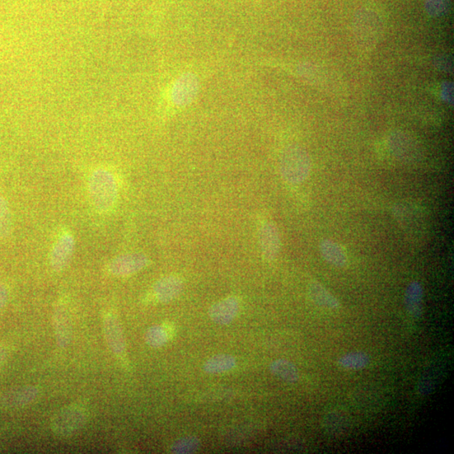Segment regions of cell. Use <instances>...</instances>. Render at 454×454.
<instances>
[{
	"label": "cell",
	"mask_w": 454,
	"mask_h": 454,
	"mask_svg": "<svg viewBox=\"0 0 454 454\" xmlns=\"http://www.w3.org/2000/svg\"><path fill=\"white\" fill-rule=\"evenodd\" d=\"M88 416L81 407L69 406L60 410L51 421V429L59 437H69L86 424Z\"/></svg>",
	"instance_id": "cell-1"
},
{
	"label": "cell",
	"mask_w": 454,
	"mask_h": 454,
	"mask_svg": "<svg viewBox=\"0 0 454 454\" xmlns=\"http://www.w3.org/2000/svg\"><path fill=\"white\" fill-rule=\"evenodd\" d=\"M394 215L406 233L414 239H424L427 233V220L423 210L413 204H398L394 208Z\"/></svg>",
	"instance_id": "cell-2"
},
{
	"label": "cell",
	"mask_w": 454,
	"mask_h": 454,
	"mask_svg": "<svg viewBox=\"0 0 454 454\" xmlns=\"http://www.w3.org/2000/svg\"><path fill=\"white\" fill-rule=\"evenodd\" d=\"M311 171V162L307 154L301 150H294L285 157L283 172L289 182L299 184L307 179Z\"/></svg>",
	"instance_id": "cell-3"
},
{
	"label": "cell",
	"mask_w": 454,
	"mask_h": 454,
	"mask_svg": "<svg viewBox=\"0 0 454 454\" xmlns=\"http://www.w3.org/2000/svg\"><path fill=\"white\" fill-rule=\"evenodd\" d=\"M39 394L40 390L37 386L18 387L0 396V407L4 409L21 408V407L33 403Z\"/></svg>",
	"instance_id": "cell-4"
},
{
	"label": "cell",
	"mask_w": 454,
	"mask_h": 454,
	"mask_svg": "<svg viewBox=\"0 0 454 454\" xmlns=\"http://www.w3.org/2000/svg\"><path fill=\"white\" fill-rule=\"evenodd\" d=\"M103 326L105 341L111 352L115 355L123 354L125 350V339L120 321L110 315L105 318Z\"/></svg>",
	"instance_id": "cell-5"
},
{
	"label": "cell",
	"mask_w": 454,
	"mask_h": 454,
	"mask_svg": "<svg viewBox=\"0 0 454 454\" xmlns=\"http://www.w3.org/2000/svg\"><path fill=\"white\" fill-rule=\"evenodd\" d=\"M53 329L58 345L61 349H66L71 343L73 329L66 309L58 307L53 316Z\"/></svg>",
	"instance_id": "cell-6"
},
{
	"label": "cell",
	"mask_w": 454,
	"mask_h": 454,
	"mask_svg": "<svg viewBox=\"0 0 454 454\" xmlns=\"http://www.w3.org/2000/svg\"><path fill=\"white\" fill-rule=\"evenodd\" d=\"M239 310V304L236 299L229 298L215 304L209 311V316L219 325H227L235 319Z\"/></svg>",
	"instance_id": "cell-7"
},
{
	"label": "cell",
	"mask_w": 454,
	"mask_h": 454,
	"mask_svg": "<svg viewBox=\"0 0 454 454\" xmlns=\"http://www.w3.org/2000/svg\"><path fill=\"white\" fill-rule=\"evenodd\" d=\"M405 305L411 316L418 319L423 315V288L418 281H413L407 287L405 293Z\"/></svg>",
	"instance_id": "cell-8"
},
{
	"label": "cell",
	"mask_w": 454,
	"mask_h": 454,
	"mask_svg": "<svg viewBox=\"0 0 454 454\" xmlns=\"http://www.w3.org/2000/svg\"><path fill=\"white\" fill-rule=\"evenodd\" d=\"M390 145L393 153L398 158L411 159L416 157L418 145L406 134L396 133L392 135Z\"/></svg>",
	"instance_id": "cell-9"
},
{
	"label": "cell",
	"mask_w": 454,
	"mask_h": 454,
	"mask_svg": "<svg viewBox=\"0 0 454 454\" xmlns=\"http://www.w3.org/2000/svg\"><path fill=\"white\" fill-rule=\"evenodd\" d=\"M320 250L323 259L331 265L344 268L348 263L347 255L339 243L331 240H323L320 245Z\"/></svg>",
	"instance_id": "cell-10"
},
{
	"label": "cell",
	"mask_w": 454,
	"mask_h": 454,
	"mask_svg": "<svg viewBox=\"0 0 454 454\" xmlns=\"http://www.w3.org/2000/svg\"><path fill=\"white\" fill-rule=\"evenodd\" d=\"M309 294L312 301L322 308L338 310L340 307L339 299L319 283L311 284L309 288Z\"/></svg>",
	"instance_id": "cell-11"
},
{
	"label": "cell",
	"mask_w": 454,
	"mask_h": 454,
	"mask_svg": "<svg viewBox=\"0 0 454 454\" xmlns=\"http://www.w3.org/2000/svg\"><path fill=\"white\" fill-rule=\"evenodd\" d=\"M269 369L273 376L285 382L296 383L299 380L298 368L289 360L283 358L275 360L270 364Z\"/></svg>",
	"instance_id": "cell-12"
},
{
	"label": "cell",
	"mask_w": 454,
	"mask_h": 454,
	"mask_svg": "<svg viewBox=\"0 0 454 454\" xmlns=\"http://www.w3.org/2000/svg\"><path fill=\"white\" fill-rule=\"evenodd\" d=\"M235 357L229 354H218L209 358L204 364V371L210 374L222 373L236 367Z\"/></svg>",
	"instance_id": "cell-13"
},
{
	"label": "cell",
	"mask_w": 454,
	"mask_h": 454,
	"mask_svg": "<svg viewBox=\"0 0 454 454\" xmlns=\"http://www.w3.org/2000/svg\"><path fill=\"white\" fill-rule=\"evenodd\" d=\"M371 363V357L363 352H352L341 356L338 360L339 366L347 371H362Z\"/></svg>",
	"instance_id": "cell-14"
},
{
	"label": "cell",
	"mask_w": 454,
	"mask_h": 454,
	"mask_svg": "<svg viewBox=\"0 0 454 454\" xmlns=\"http://www.w3.org/2000/svg\"><path fill=\"white\" fill-rule=\"evenodd\" d=\"M182 283L176 278H167L159 282L156 287V294L159 301L167 302L175 299L181 292Z\"/></svg>",
	"instance_id": "cell-15"
},
{
	"label": "cell",
	"mask_w": 454,
	"mask_h": 454,
	"mask_svg": "<svg viewBox=\"0 0 454 454\" xmlns=\"http://www.w3.org/2000/svg\"><path fill=\"white\" fill-rule=\"evenodd\" d=\"M200 441L195 436H187L177 439L172 444L170 451L176 454H189L197 452Z\"/></svg>",
	"instance_id": "cell-16"
},
{
	"label": "cell",
	"mask_w": 454,
	"mask_h": 454,
	"mask_svg": "<svg viewBox=\"0 0 454 454\" xmlns=\"http://www.w3.org/2000/svg\"><path fill=\"white\" fill-rule=\"evenodd\" d=\"M145 340L150 347L158 349L167 344V334L165 329L161 326H153L147 331Z\"/></svg>",
	"instance_id": "cell-17"
},
{
	"label": "cell",
	"mask_w": 454,
	"mask_h": 454,
	"mask_svg": "<svg viewBox=\"0 0 454 454\" xmlns=\"http://www.w3.org/2000/svg\"><path fill=\"white\" fill-rule=\"evenodd\" d=\"M264 248L266 255L274 259L279 251V237L275 228L272 226H267L264 231Z\"/></svg>",
	"instance_id": "cell-18"
},
{
	"label": "cell",
	"mask_w": 454,
	"mask_h": 454,
	"mask_svg": "<svg viewBox=\"0 0 454 454\" xmlns=\"http://www.w3.org/2000/svg\"><path fill=\"white\" fill-rule=\"evenodd\" d=\"M345 423L346 419L344 415L339 413V411L330 413L329 416H326V428L329 430L331 433H336V432H340L341 430H344Z\"/></svg>",
	"instance_id": "cell-19"
},
{
	"label": "cell",
	"mask_w": 454,
	"mask_h": 454,
	"mask_svg": "<svg viewBox=\"0 0 454 454\" xmlns=\"http://www.w3.org/2000/svg\"><path fill=\"white\" fill-rule=\"evenodd\" d=\"M9 215L6 204L0 198V237L6 235L9 230Z\"/></svg>",
	"instance_id": "cell-20"
},
{
	"label": "cell",
	"mask_w": 454,
	"mask_h": 454,
	"mask_svg": "<svg viewBox=\"0 0 454 454\" xmlns=\"http://www.w3.org/2000/svg\"><path fill=\"white\" fill-rule=\"evenodd\" d=\"M433 383L428 378H423L419 382L418 391L421 395L425 396L430 394L433 391Z\"/></svg>",
	"instance_id": "cell-21"
},
{
	"label": "cell",
	"mask_w": 454,
	"mask_h": 454,
	"mask_svg": "<svg viewBox=\"0 0 454 454\" xmlns=\"http://www.w3.org/2000/svg\"><path fill=\"white\" fill-rule=\"evenodd\" d=\"M7 290L6 288L3 287V285L0 284V309H1L4 304H6L7 301Z\"/></svg>",
	"instance_id": "cell-22"
},
{
	"label": "cell",
	"mask_w": 454,
	"mask_h": 454,
	"mask_svg": "<svg viewBox=\"0 0 454 454\" xmlns=\"http://www.w3.org/2000/svg\"><path fill=\"white\" fill-rule=\"evenodd\" d=\"M8 352L6 349L0 347V365H1L7 358Z\"/></svg>",
	"instance_id": "cell-23"
}]
</instances>
